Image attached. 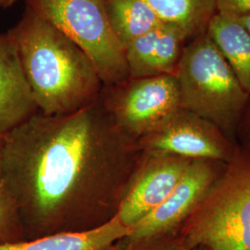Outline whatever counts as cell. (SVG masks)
I'll return each mask as SVG.
<instances>
[{
	"instance_id": "obj_18",
	"label": "cell",
	"mask_w": 250,
	"mask_h": 250,
	"mask_svg": "<svg viewBox=\"0 0 250 250\" xmlns=\"http://www.w3.org/2000/svg\"><path fill=\"white\" fill-rule=\"evenodd\" d=\"M217 12L229 16L250 14V0H217Z\"/></svg>"
},
{
	"instance_id": "obj_15",
	"label": "cell",
	"mask_w": 250,
	"mask_h": 250,
	"mask_svg": "<svg viewBox=\"0 0 250 250\" xmlns=\"http://www.w3.org/2000/svg\"><path fill=\"white\" fill-rule=\"evenodd\" d=\"M106 11L114 35L125 47L163 23L144 0H106Z\"/></svg>"
},
{
	"instance_id": "obj_6",
	"label": "cell",
	"mask_w": 250,
	"mask_h": 250,
	"mask_svg": "<svg viewBox=\"0 0 250 250\" xmlns=\"http://www.w3.org/2000/svg\"><path fill=\"white\" fill-rule=\"evenodd\" d=\"M100 101L114 124L138 141L181 107L175 75L129 78L103 86Z\"/></svg>"
},
{
	"instance_id": "obj_4",
	"label": "cell",
	"mask_w": 250,
	"mask_h": 250,
	"mask_svg": "<svg viewBox=\"0 0 250 250\" xmlns=\"http://www.w3.org/2000/svg\"><path fill=\"white\" fill-rule=\"evenodd\" d=\"M176 233L190 249L250 250V152H235Z\"/></svg>"
},
{
	"instance_id": "obj_1",
	"label": "cell",
	"mask_w": 250,
	"mask_h": 250,
	"mask_svg": "<svg viewBox=\"0 0 250 250\" xmlns=\"http://www.w3.org/2000/svg\"><path fill=\"white\" fill-rule=\"evenodd\" d=\"M141 153L100 98L69 114L37 111L2 135L0 189L26 239L87 232L116 217Z\"/></svg>"
},
{
	"instance_id": "obj_7",
	"label": "cell",
	"mask_w": 250,
	"mask_h": 250,
	"mask_svg": "<svg viewBox=\"0 0 250 250\" xmlns=\"http://www.w3.org/2000/svg\"><path fill=\"white\" fill-rule=\"evenodd\" d=\"M137 144L142 151L164 152L189 160L225 164L232 161L236 152L218 126L182 107Z\"/></svg>"
},
{
	"instance_id": "obj_5",
	"label": "cell",
	"mask_w": 250,
	"mask_h": 250,
	"mask_svg": "<svg viewBox=\"0 0 250 250\" xmlns=\"http://www.w3.org/2000/svg\"><path fill=\"white\" fill-rule=\"evenodd\" d=\"M89 57L105 86L130 78L125 47L108 22L106 0H25Z\"/></svg>"
},
{
	"instance_id": "obj_3",
	"label": "cell",
	"mask_w": 250,
	"mask_h": 250,
	"mask_svg": "<svg viewBox=\"0 0 250 250\" xmlns=\"http://www.w3.org/2000/svg\"><path fill=\"white\" fill-rule=\"evenodd\" d=\"M174 75L181 107L211 122L226 136L234 134L250 95L207 32L188 40Z\"/></svg>"
},
{
	"instance_id": "obj_12",
	"label": "cell",
	"mask_w": 250,
	"mask_h": 250,
	"mask_svg": "<svg viewBox=\"0 0 250 250\" xmlns=\"http://www.w3.org/2000/svg\"><path fill=\"white\" fill-rule=\"evenodd\" d=\"M129 228L113 218L97 229L83 232L58 233L36 239L0 244V250H107L125 238Z\"/></svg>"
},
{
	"instance_id": "obj_8",
	"label": "cell",
	"mask_w": 250,
	"mask_h": 250,
	"mask_svg": "<svg viewBox=\"0 0 250 250\" xmlns=\"http://www.w3.org/2000/svg\"><path fill=\"white\" fill-rule=\"evenodd\" d=\"M192 161L164 152L142 151L117 212L123 224L130 229L161 205Z\"/></svg>"
},
{
	"instance_id": "obj_20",
	"label": "cell",
	"mask_w": 250,
	"mask_h": 250,
	"mask_svg": "<svg viewBox=\"0 0 250 250\" xmlns=\"http://www.w3.org/2000/svg\"><path fill=\"white\" fill-rule=\"evenodd\" d=\"M234 18L236 19L241 24H243L250 32V14L242 15V16H236Z\"/></svg>"
},
{
	"instance_id": "obj_21",
	"label": "cell",
	"mask_w": 250,
	"mask_h": 250,
	"mask_svg": "<svg viewBox=\"0 0 250 250\" xmlns=\"http://www.w3.org/2000/svg\"><path fill=\"white\" fill-rule=\"evenodd\" d=\"M15 2L16 0H0V8L7 9L11 7Z\"/></svg>"
},
{
	"instance_id": "obj_16",
	"label": "cell",
	"mask_w": 250,
	"mask_h": 250,
	"mask_svg": "<svg viewBox=\"0 0 250 250\" xmlns=\"http://www.w3.org/2000/svg\"><path fill=\"white\" fill-rule=\"evenodd\" d=\"M107 250H206L202 248L190 249L182 241L176 232L129 240L123 238L113 244Z\"/></svg>"
},
{
	"instance_id": "obj_11",
	"label": "cell",
	"mask_w": 250,
	"mask_h": 250,
	"mask_svg": "<svg viewBox=\"0 0 250 250\" xmlns=\"http://www.w3.org/2000/svg\"><path fill=\"white\" fill-rule=\"evenodd\" d=\"M38 111L14 40L0 34V134H7Z\"/></svg>"
},
{
	"instance_id": "obj_9",
	"label": "cell",
	"mask_w": 250,
	"mask_h": 250,
	"mask_svg": "<svg viewBox=\"0 0 250 250\" xmlns=\"http://www.w3.org/2000/svg\"><path fill=\"white\" fill-rule=\"evenodd\" d=\"M225 166L220 161L193 160L167 198L132 226L125 238L137 240L176 232L205 197Z\"/></svg>"
},
{
	"instance_id": "obj_13",
	"label": "cell",
	"mask_w": 250,
	"mask_h": 250,
	"mask_svg": "<svg viewBox=\"0 0 250 250\" xmlns=\"http://www.w3.org/2000/svg\"><path fill=\"white\" fill-rule=\"evenodd\" d=\"M206 32L250 95V31L234 17L217 12Z\"/></svg>"
},
{
	"instance_id": "obj_22",
	"label": "cell",
	"mask_w": 250,
	"mask_h": 250,
	"mask_svg": "<svg viewBox=\"0 0 250 250\" xmlns=\"http://www.w3.org/2000/svg\"><path fill=\"white\" fill-rule=\"evenodd\" d=\"M1 141H2V135L0 134V146H1Z\"/></svg>"
},
{
	"instance_id": "obj_17",
	"label": "cell",
	"mask_w": 250,
	"mask_h": 250,
	"mask_svg": "<svg viewBox=\"0 0 250 250\" xmlns=\"http://www.w3.org/2000/svg\"><path fill=\"white\" fill-rule=\"evenodd\" d=\"M25 233L12 201L0 189V244L25 240Z\"/></svg>"
},
{
	"instance_id": "obj_19",
	"label": "cell",
	"mask_w": 250,
	"mask_h": 250,
	"mask_svg": "<svg viewBox=\"0 0 250 250\" xmlns=\"http://www.w3.org/2000/svg\"><path fill=\"white\" fill-rule=\"evenodd\" d=\"M243 118L245 119V126H246V130H247V133H248V136L250 138V100L248 107L245 111V114Z\"/></svg>"
},
{
	"instance_id": "obj_10",
	"label": "cell",
	"mask_w": 250,
	"mask_h": 250,
	"mask_svg": "<svg viewBox=\"0 0 250 250\" xmlns=\"http://www.w3.org/2000/svg\"><path fill=\"white\" fill-rule=\"evenodd\" d=\"M188 38L176 25L163 22L125 46L130 78L174 75Z\"/></svg>"
},
{
	"instance_id": "obj_2",
	"label": "cell",
	"mask_w": 250,
	"mask_h": 250,
	"mask_svg": "<svg viewBox=\"0 0 250 250\" xmlns=\"http://www.w3.org/2000/svg\"><path fill=\"white\" fill-rule=\"evenodd\" d=\"M8 33L39 112L69 114L99 100L104 84L89 57L45 19L25 7Z\"/></svg>"
},
{
	"instance_id": "obj_14",
	"label": "cell",
	"mask_w": 250,
	"mask_h": 250,
	"mask_svg": "<svg viewBox=\"0 0 250 250\" xmlns=\"http://www.w3.org/2000/svg\"><path fill=\"white\" fill-rule=\"evenodd\" d=\"M162 22L181 28L188 40L207 31L217 0H144Z\"/></svg>"
}]
</instances>
